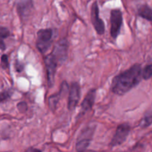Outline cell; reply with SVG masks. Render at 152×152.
Returning a JSON list of instances; mask_svg holds the SVG:
<instances>
[{
    "label": "cell",
    "instance_id": "1",
    "mask_svg": "<svg viewBox=\"0 0 152 152\" xmlns=\"http://www.w3.org/2000/svg\"><path fill=\"white\" fill-rule=\"evenodd\" d=\"M142 68L140 64H134L126 71L113 78L111 91L117 95L126 94L137 86L142 80Z\"/></svg>",
    "mask_w": 152,
    "mask_h": 152
},
{
    "label": "cell",
    "instance_id": "2",
    "mask_svg": "<svg viewBox=\"0 0 152 152\" xmlns=\"http://www.w3.org/2000/svg\"><path fill=\"white\" fill-rule=\"evenodd\" d=\"M95 129L96 125L90 124L81 131L77 137L76 143V150L77 152H85L87 150L93 138Z\"/></svg>",
    "mask_w": 152,
    "mask_h": 152
},
{
    "label": "cell",
    "instance_id": "3",
    "mask_svg": "<svg viewBox=\"0 0 152 152\" xmlns=\"http://www.w3.org/2000/svg\"><path fill=\"white\" fill-rule=\"evenodd\" d=\"M53 30L50 28H44L39 30L37 32V39L36 46L41 53L44 54L49 50L52 45Z\"/></svg>",
    "mask_w": 152,
    "mask_h": 152
},
{
    "label": "cell",
    "instance_id": "4",
    "mask_svg": "<svg viewBox=\"0 0 152 152\" xmlns=\"http://www.w3.org/2000/svg\"><path fill=\"white\" fill-rule=\"evenodd\" d=\"M110 22H111V36L116 39L118 37L123 25V13L120 9H113L110 13Z\"/></svg>",
    "mask_w": 152,
    "mask_h": 152
},
{
    "label": "cell",
    "instance_id": "5",
    "mask_svg": "<svg viewBox=\"0 0 152 152\" xmlns=\"http://www.w3.org/2000/svg\"><path fill=\"white\" fill-rule=\"evenodd\" d=\"M44 60L46 68V74H47L48 85L49 88H51L54 84L55 74H56V68L59 63L52 53L48 54Z\"/></svg>",
    "mask_w": 152,
    "mask_h": 152
},
{
    "label": "cell",
    "instance_id": "6",
    "mask_svg": "<svg viewBox=\"0 0 152 152\" xmlns=\"http://www.w3.org/2000/svg\"><path fill=\"white\" fill-rule=\"evenodd\" d=\"M69 43L66 39H62L54 45L52 54L57 60L59 65H62L68 59V50Z\"/></svg>",
    "mask_w": 152,
    "mask_h": 152
},
{
    "label": "cell",
    "instance_id": "7",
    "mask_svg": "<svg viewBox=\"0 0 152 152\" xmlns=\"http://www.w3.org/2000/svg\"><path fill=\"white\" fill-rule=\"evenodd\" d=\"M130 132L131 126L129 124L123 123V124L119 125L116 129L115 134L111 140L110 145L111 147H115L122 145L123 142H126Z\"/></svg>",
    "mask_w": 152,
    "mask_h": 152
},
{
    "label": "cell",
    "instance_id": "8",
    "mask_svg": "<svg viewBox=\"0 0 152 152\" xmlns=\"http://www.w3.org/2000/svg\"><path fill=\"white\" fill-rule=\"evenodd\" d=\"M91 19L95 31L99 35H102L105 33V23L99 17V10L97 1H94L91 9Z\"/></svg>",
    "mask_w": 152,
    "mask_h": 152
},
{
    "label": "cell",
    "instance_id": "9",
    "mask_svg": "<svg viewBox=\"0 0 152 152\" xmlns=\"http://www.w3.org/2000/svg\"><path fill=\"white\" fill-rule=\"evenodd\" d=\"M80 99V86L78 83L74 82L71 84L68 95V108L69 111H74L77 108Z\"/></svg>",
    "mask_w": 152,
    "mask_h": 152
},
{
    "label": "cell",
    "instance_id": "10",
    "mask_svg": "<svg viewBox=\"0 0 152 152\" xmlns=\"http://www.w3.org/2000/svg\"><path fill=\"white\" fill-rule=\"evenodd\" d=\"M16 9L21 19L24 21L26 20L31 16L34 10L32 1L31 0H21L18 2Z\"/></svg>",
    "mask_w": 152,
    "mask_h": 152
},
{
    "label": "cell",
    "instance_id": "11",
    "mask_svg": "<svg viewBox=\"0 0 152 152\" xmlns=\"http://www.w3.org/2000/svg\"><path fill=\"white\" fill-rule=\"evenodd\" d=\"M96 90L95 88H92L89 90L86 96H85L83 102L81 104V114H85L86 112L90 111L94 106L95 102V98H96Z\"/></svg>",
    "mask_w": 152,
    "mask_h": 152
},
{
    "label": "cell",
    "instance_id": "12",
    "mask_svg": "<svg viewBox=\"0 0 152 152\" xmlns=\"http://www.w3.org/2000/svg\"><path fill=\"white\" fill-rule=\"evenodd\" d=\"M68 84H67L66 82H63V83H62V86H61V88H60V91H59V92H58V93L49 96L48 105L50 109L51 110V111L54 112V111H56V107H57L58 103H59L62 94H64L68 91Z\"/></svg>",
    "mask_w": 152,
    "mask_h": 152
},
{
    "label": "cell",
    "instance_id": "13",
    "mask_svg": "<svg viewBox=\"0 0 152 152\" xmlns=\"http://www.w3.org/2000/svg\"><path fill=\"white\" fill-rule=\"evenodd\" d=\"M138 16L151 22L152 21V9L148 4H142L137 9Z\"/></svg>",
    "mask_w": 152,
    "mask_h": 152
},
{
    "label": "cell",
    "instance_id": "14",
    "mask_svg": "<svg viewBox=\"0 0 152 152\" xmlns=\"http://www.w3.org/2000/svg\"><path fill=\"white\" fill-rule=\"evenodd\" d=\"M10 36V32L5 27L0 26V50H4L6 49L4 40Z\"/></svg>",
    "mask_w": 152,
    "mask_h": 152
},
{
    "label": "cell",
    "instance_id": "15",
    "mask_svg": "<svg viewBox=\"0 0 152 152\" xmlns=\"http://www.w3.org/2000/svg\"><path fill=\"white\" fill-rule=\"evenodd\" d=\"M152 124V111H148L143 118L141 120L140 123V126L142 129H145V128L148 127Z\"/></svg>",
    "mask_w": 152,
    "mask_h": 152
},
{
    "label": "cell",
    "instance_id": "16",
    "mask_svg": "<svg viewBox=\"0 0 152 152\" xmlns=\"http://www.w3.org/2000/svg\"><path fill=\"white\" fill-rule=\"evenodd\" d=\"M152 77V64L147 65L142 71V77L143 80H149Z\"/></svg>",
    "mask_w": 152,
    "mask_h": 152
},
{
    "label": "cell",
    "instance_id": "17",
    "mask_svg": "<svg viewBox=\"0 0 152 152\" xmlns=\"http://www.w3.org/2000/svg\"><path fill=\"white\" fill-rule=\"evenodd\" d=\"M11 95L12 93L10 90H4L0 92V103L5 102L7 99H10Z\"/></svg>",
    "mask_w": 152,
    "mask_h": 152
},
{
    "label": "cell",
    "instance_id": "18",
    "mask_svg": "<svg viewBox=\"0 0 152 152\" xmlns=\"http://www.w3.org/2000/svg\"><path fill=\"white\" fill-rule=\"evenodd\" d=\"M9 67L8 56L7 54H2L1 56V68L3 70L7 69Z\"/></svg>",
    "mask_w": 152,
    "mask_h": 152
},
{
    "label": "cell",
    "instance_id": "19",
    "mask_svg": "<svg viewBox=\"0 0 152 152\" xmlns=\"http://www.w3.org/2000/svg\"><path fill=\"white\" fill-rule=\"evenodd\" d=\"M17 108L21 113H24L28 110V106L25 102H21L17 104Z\"/></svg>",
    "mask_w": 152,
    "mask_h": 152
},
{
    "label": "cell",
    "instance_id": "20",
    "mask_svg": "<svg viewBox=\"0 0 152 152\" xmlns=\"http://www.w3.org/2000/svg\"><path fill=\"white\" fill-rule=\"evenodd\" d=\"M14 67L15 69H16V71H17V72H22L24 69V64L20 62L19 61L16 60V62H15Z\"/></svg>",
    "mask_w": 152,
    "mask_h": 152
},
{
    "label": "cell",
    "instance_id": "21",
    "mask_svg": "<svg viewBox=\"0 0 152 152\" xmlns=\"http://www.w3.org/2000/svg\"><path fill=\"white\" fill-rule=\"evenodd\" d=\"M25 152H42V151L38 148H34V147H29L25 150Z\"/></svg>",
    "mask_w": 152,
    "mask_h": 152
}]
</instances>
